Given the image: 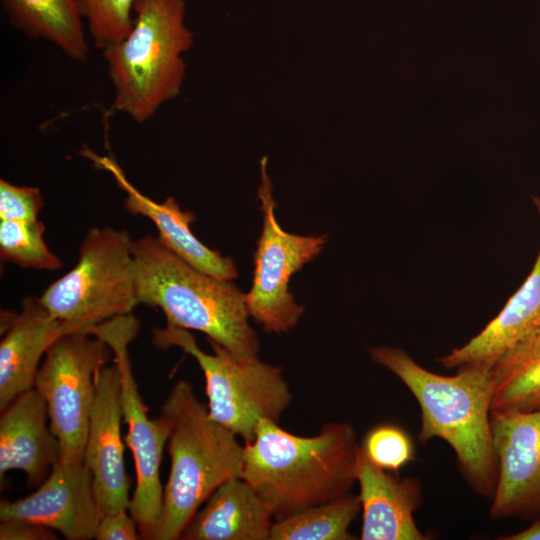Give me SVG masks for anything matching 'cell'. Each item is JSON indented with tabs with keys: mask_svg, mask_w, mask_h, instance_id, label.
Here are the masks:
<instances>
[{
	"mask_svg": "<svg viewBox=\"0 0 540 540\" xmlns=\"http://www.w3.org/2000/svg\"><path fill=\"white\" fill-rule=\"evenodd\" d=\"M48 418L47 403L34 388L1 411V481L7 472L21 470L30 487L39 486L59 462V442L47 424Z\"/></svg>",
	"mask_w": 540,
	"mask_h": 540,
	"instance_id": "18",
	"label": "cell"
},
{
	"mask_svg": "<svg viewBox=\"0 0 540 540\" xmlns=\"http://www.w3.org/2000/svg\"><path fill=\"white\" fill-rule=\"evenodd\" d=\"M81 154L112 174L117 185L126 193L124 209L151 220L158 230L160 241L177 256L216 278L233 280L238 276L230 257L210 249L192 233L190 225L196 220L193 212L182 211L173 197L157 203L142 194L130 183L113 158L100 157L88 148L82 149Z\"/></svg>",
	"mask_w": 540,
	"mask_h": 540,
	"instance_id": "15",
	"label": "cell"
},
{
	"mask_svg": "<svg viewBox=\"0 0 540 540\" xmlns=\"http://www.w3.org/2000/svg\"><path fill=\"white\" fill-rule=\"evenodd\" d=\"M97 540H137L142 539L134 518L122 510L104 514L95 534Z\"/></svg>",
	"mask_w": 540,
	"mask_h": 540,
	"instance_id": "27",
	"label": "cell"
},
{
	"mask_svg": "<svg viewBox=\"0 0 540 540\" xmlns=\"http://www.w3.org/2000/svg\"><path fill=\"white\" fill-rule=\"evenodd\" d=\"M133 240L126 229L92 227L79 250L77 264L39 297L50 315L87 332L138 305Z\"/></svg>",
	"mask_w": 540,
	"mask_h": 540,
	"instance_id": "7",
	"label": "cell"
},
{
	"mask_svg": "<svg viewBox=\"0 0 540 540\" xmlns=\"http://www.w3.org/2000/svg\"><path fill=\"white\" fill-rule=\"evenodd\" d=\"M184 14L183 0H136L131 31L102 51L113 106L138 124L180 93L185 74L182 54L193 40Z\"/></svg>",
	"mask_w": 540,
	"mask_h": 540,
	"instance_id": "5",
	"label": "cell"
},
{
	"mask_svg": "<svg viewBox=\"0 0 540 540\" xmlns=\"http://www.w3.org/2000/svg\"><path fill=\"white\" fill-rule=\"evenodd\" d=\"M107 344L85 331L62 335L47 349L34 381L48 407L49 425L58 439L59 462L83 463L95 375L109 361Z\"/></svg>",
	"mask_w": 540,
	"mask_h": 540,
	"instance_id": "9",
	"label": "cell"
},
{
	"mask_svg": "<svg viewBox=\"0 0 540 540\" xmlns=\"http://www.w3.org/2000/svg\"><path fill=\"white\" fill-rule=\"evenodd\" d=\"M138 331L139 320L131 313L102 322L87 332L107 344L120 371L123 419L128 427L125 442L132 452L136 470V487L128 510L141 538L154 540L163 511L160 465L169 427L161 415L148 417V408L138 391L128 351Z\"/></svg>",
	"mask_w": 540,
	"mask_h": 540,
	"instance_id": "8",
	"label": "cell"
},
{
	"mask_svg": "<svg viewBox=\"0 0 540 540\" xmlns=\"http://www.w3.org/2000/svg\"><path fill=\"white\" fill-rule=\"evenodd\" d=\"M132 253L139 304L159 308L166 325L204 333L239 361L258 357L245 293L231 280L194 268L150 234L133 240Z\"/></svg>",
	"mask_w": 540,
	"mask_h": 540,
	"instance_id": "3",
	"label": "cell"
},
{
	"mask_svg": "<svg viewBox=\"0 0 540 540\" xmlns=\"http://www.w3.org/2000/svg\"><path fill=\"white\" fill-rule=\"evenodd\" d=\"M76 1L97 49L103 51L120 42L131 31L136 0Z\"/></svg>",
	"mask_w": 540,
	"mask_h": 540,
	"instance_id": "24",
	"label": "cell"
},
{
	"mask_svg": "<svg viewBox=\"0 0 540 540\" xmlns=\"http://www.w3.org/2000/svg\"><path fill=\"white\" fill-rule=\"evenodd\" d=\"M160 415L169 427L170 471L154 540H176L221 484L242 478L244 446L210 417L185 380L173 386Z\"/></svg>",
	"mask_w": 540,
	"mask_h": 540,
	"instance_id": "4",
	"label": "cell"
},
{
	"mask_svg": "<svg viewBox=\"0 0 540 540\" xmlns=\"http://www.w3.org/2000/svg\"><path fill=\"white\" fill-rule=\"evenodd\" d=\"M103 515L92 474L84 463L58 462L35 492L0 504L1 521L37 523L59 531L68 540L95 539Z\"/></svg>",
	"mask_w": 540,
	"mask_h": 540,
	"instance_id": "12",
	"label": "cell"
},
{
	"mask_svg": "<svg viewBox=\"0 0 540 540\" xmlns=\"http://www.w3.org/2000/svg\"><path fill=\"white\" fill-rule=\"evenodd\" d=\"M153 343L160 349L172 346L190 354L203 371L212 419L251 443L261 419L279 422L292 401L282 368L258 357L237 360L227 349L208 339L213 354L197 345L189 330L166 325L153 328Z\"/></svg>",
	"mask_w": 540,
	"mask_h": 540,
	"instance_id": "6",
	"label": "cell"
},
{
	"mask_svg": "<svg viewBox=\"0 0 540 540\" xmlns=\"http://www.w3.org/2000/svg\"><path fill=\"white\" fill-rule=\"evenodd\" d=\"M357 483L362 504V540H425L414 512L422 503L420 482L400 479L374 464L361 446L357 459Z\"/></svg>",
	"mask_w": 540,
	"mask_h": 540,
	"instance_id": "17",
	"label": "cell"
},
{
	"mask_svg": "<svg viewBox=\"0 0 540 540\" xmlns=\"http://www.w3.org/2000/svg\"><path fill=\"white\" fill-rule=\"evenodd\" d=\"M43 205L38 188L0 180V220L36 221Z\"/></svg>",
	"mask_w": 540,
	"mask_h": 540,
	"instance_id": "26",
	"label": "cell"
},
{
	"mask_svg": "<svg viewBox=\"0 0 540 540\" xmlns=\"http://www.w3.org/2000/svg\"><path fill=\"white\" fill-rule=\"evenodd\" d=\"M492 408L540 410V330L531 334L491 368Z\"/></svg>",
	"mask_w": 540,
	"mask_h": 540,
	"instance_id": "21",
	"label": "cell"
},
{
	"mask_svg": "<svg viewBox=\"0 0 540 540\" xmlns=\"http://www.w3.org/2000/svg\"><path fill=\"white\" fill-rule=\"evenodd\" d=\"M498 540H540V518L537 519L533 524H531L526 529L509 534L500 536Z\"/></svg>",
	"mask_w": 540,
	"mask_h": 540,
	"instance_id": "29",
	"label": "cell"
},
{
	"mask_svg": "<svg viewBox=\"0 0 540 540\" xmlns=\"http://www.w3.org/2000/svg\"><path fill=\"white\" fill-rule=\"evenodd\" d=\"M1 540H55L54 530L24 520H2L0 524Z\"/></svg>",
	"mask_w": 540,
	"mask_h": 540,
	"instance_id": "28",
	"label": "cell"
},
{
	"mask_svg": "<svg viewBox=\"0 0 540 540\" xmlns=\"http://www.w3.org/2000/svg\"><path fill=\"white\" fill-rule=\"evenodd\" d=\"M274 517L243 479L221 484L184 529V540H268Z\"/></svg>",
	"mask_w": 540,
	"mask_h": 540,
	"instance_id": "19",
	"label": "cell"
},
{
	"mask_svg": "<svg viewBox=\"0 0 540 540\" xmlns=\"http://www.w3.org/2000/svg\"><path fill=\"white\" fill-rule=\"evenodd\" d=\"M53 318L39 297L26 296L19 313L1 311L0 411L20 394L33 389L39 362L55 340L75 332Z\"/></svg>",
	"mask_w": 540,
	"mask_h": 540,
	"instance_id": "14",
	"label": "cell"
},
{
	"mask_svg": "<svg viewBox=\"0 0 540 540\" xmlns=\"http://www.w3.org/2000/svg\"><path fill=\"white\" fill-rule=\"evenodd\" d=\"M361 448L377 466L397 473L414 457L408 434L393 424H380L369 430Z\"/></svg>",
	"mask_w": 540,
	"mask_h": 540,
	"instance_id": "25",
	"label": "cell"
},
{
	"mask_svg": "<svg viewBox=\"0 0 540 540\" xmlns=\"http://www.w3.org/2000/svg\"><path fill=\"white\" fill-rule=\"evenodd\" d=\"M497 483L489 516L528 519L540 512V410L490 413Z\"/></svg>",
	"mask_w": 540,
	"mask_h": 540,
	"instance_id": "11",
	"label": "cell"
},
{
	"mask_svg": "<svg viewBox=\"0 0 540 540\" xmlns=\"http://www.w3.org/2000/svg\"><path fill=\"white\" fill-rule=\"evenodd\" d=\"M371 359L399 378L416 398L421 410L418 439L447 442L458 468L479 496H494L498 464L491 431L493 380L490 370L468 368L446 376L427 370L405 350L373 347Z\"/></svg>",
	"mask_w": 540,
	"mask_h": 540,
	"instance_id": "2",
	"label": "cell"
},
{
	"mask_svg": "<svg viewBox=\"0 0 540 540\" xmlns=\"http://www.w3.org/2000/svg\"><path fill=\"white\" fill-rule=\"evenodd\" d=\"M9 23L31 39L45 40L74 61L89 54L76 0H1Z\"/></svg>",
	"mask_w": 540,
	"mask_h": 540,
	"instance_id": "20",
	"label": "cell"
},
{
	"mask_svg": "<svg viewBox=\"0 0 540 540\" xmlns=\"http://www.w3.org/2000/svg\"><path fill=\"white\" fill-rule=\"evenodd\" d=\"M359 449L348 422L298 436L261 419L254 440L244 444L242 478L279 520L349 494L357 483Z\"/></svg>",
	"mask_w": 540,
	"mask_h": 540,
	"instance_id": "1",
	"label": "cell"
},
{
	"mask_svg": "<svg viewBox=\"0 0 540 540\" xmlns=\"http://www.w3.org/2000/svg\"><path fill=\"white\" fill-rule=\"evenodd\" d=\"M361 510L359 495L349 493L274 520L269 540H355L349 527Z\"/></svg>",
	"mask_w": 540,
	"mask_h": 540,
	"instance_id": "22",
	"label": "cell"
},
{
	"mask_svg": "<svg viewBox=\"0 0 540 540\" xmlns=\"http://www.w3.org/2000/svg\"><path fill=\"white\" fill-rule=\"evenodd\" d=\"M122 419L120 371L115 363L104 365L95 375V397L83 456L103 514L128 510L131 501L121 437Z\"/></svg>",
	"mask_w": 540,
	"mask_h": 540,
	"instance_id": "13",
	"label": "cell"
},
{
	"mask_svg": "<svg viewBox=\"0 0 540 540\" xmlns=\"http://www.w3.org/2000/svg\"><path fill=\"white\" fill-rule=\"evenodd\" d=\"M45 226L36 221L0 220V257L21 267L55 271L63 262L44 239Z\"/></svg>",
	"mask_w": 540,
	"mask_h": 540,
	"instance_id": "23",
	"label": "cell"
},
{
	"mask_svg": "<svg viewBox=\"0 0 540 540\" xmlns=\"http://www.w3.org/2000/svg\"><path fill=\"white\" fill-rule=\"evenodd\" d=\"M266 160L262 161V183L258 196L263 226L254 254V271L250 290L245 293L249 316L266 332L281 334L294 328L304 313L289 291L291 276L312 261L323 250L327 238L301 236L282 229L275 216Z\"/></svg>",
	"mask_w": 540,
	"mask_h": 540,
	"instance_id": "10",
	"label": "cell"
},
{
	"mask_svg": "<svg viewBox=\"0 0 540 540\" xmlns=\"http://www.w3.org/2000/svg\"><path fill=\"white\" fill-rule=\"evenodd\" d=\"M540 220V197H532ZM540 330V247L534 265L505 306L477 335L441 357L439 363L456 371L491 370L513 347Z\"/></svg>",
	"mask_w": 540,
	"mask_h": 540,
	"instance_id": "16",
	"label": "cell"
}]
</instances>
